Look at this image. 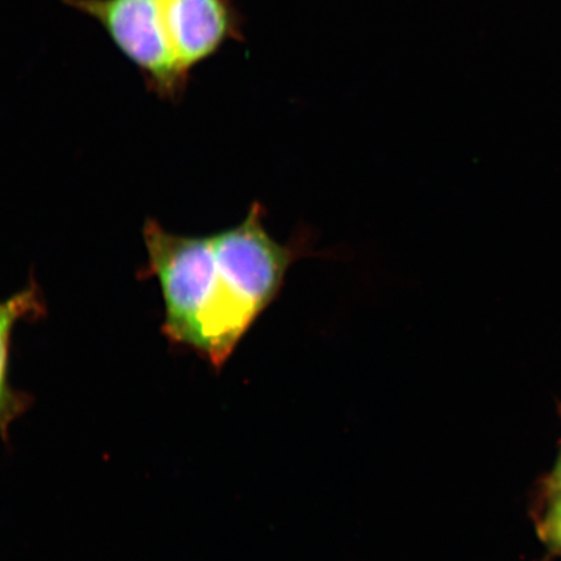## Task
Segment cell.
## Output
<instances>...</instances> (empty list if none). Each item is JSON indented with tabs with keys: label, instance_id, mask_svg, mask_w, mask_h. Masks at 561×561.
<instances>
[{
	"label": "cell",
	"instance_id": "cell-1",
	"mask_svg": "<svg viewBox=\"0 0 561 561\" xmlns=\"http://www.w3.org/2000/svg\"><path fill=\"white\" fill-rule=\"evenodd\" d=\"M263 213L255 203L240 226L208 237L175 236L151 220L144 229L165 335L217 368L276 299L296 257L265 230Z\"/></svg>",
	"mask_w": 561,
	"mask_h": 561
},
{
	"label": "cell",
	"instance_id": "cell-2",
	"mask_svg": "<svg viewBox=\"0 0 561 561\" xmlns=\"http://www.w3.org/2000/svg\"><path fill=\"white\" fill-rule=\"evenodd\" d=\"M100 24L164 100L185 93L195 67L243 41L234 0H60Z\"/></svg>",
	"mask_w": 561,
	"mask_h": 561
},
{
	"label": "cell",
	"instance_id": "cell-3",
	"mask_svg": "<svg viewBox=\"0 0 561 561\" xmlns=\"http://www.w3.org/2000/svg\"><path fill=\"white\" fill-rule=\"evenodd\" d=\"M44 311L42 294L34 284L0 304V434L4 440L9 439L13 421L23 415L32 403V398L13 389L9 380L13 329L19 321L37 319Z\"/></svg>",
	"mask_w": 561,
	"mask_h": 561
},
{
	"label": "cell",
	"instance_id": "cell-4",
	"mask_svg": "<svg viewBox=\"0 0 561 561\" xmlns=\"http://www.w3.org/2000/svg\"><path fill=\"white\" fill-rule=\"evenodd\" d=\"M539 531L547 543L561 552V491H551L549 504L539 522Z\"/></svg>",
	"mask_w": 561,
	"mask_h": 561
},
{
	"label": "cell",
	"instance_id": "cell-5",
	"mask_svg": "<svg viewBox=\"0 0 561 561\" xmlns=\"http://www.w3.org/2000/svg\"><path fill=\"white\" fill-rule=\"evenodd\" d=\"M550 489L551 491H561V455L556 468V472L552 474Z\"/></svg>",
	"mask_w": 561,
	"mask_h": 561
}]
</instances>
